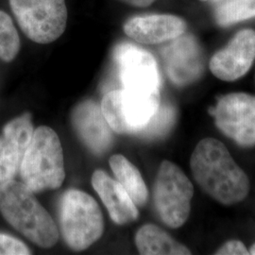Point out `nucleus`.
I'll return each instance as SVG.
<instances>
[{
	"mask_svg": "<svg viewBox=\"0 0 255 255\" xmlns=\"http://www.w3.org/2000/svg\"><path fill=\"white\" fill-rule=\"evenodd\" d=\"M60 224L66 244L82 252L101 238L104 221L96 200L85 192L70 189L61 201Z\"/></svg>",
	"mask_w": 255,
	"mask_h": 255,
	"instance_id": "4",
	"label": "nucleus"
},
{
	"mask_svg": "<svg viewBox=\"0 0 255 255\" xmlns=\"http://www.w3.org/2000/svg\"><path fill=\"white\" fill-rule=\"evenodd\" d=\"M19 170L23 183L33 193L61 187L65 178L64 151L51 128L34 130Z\"/></svg>",
	"mask_w": 255,
	"mask_h": 255,
	"instance_id": "3",
	"label": "nucleus"
},
{
	"mask_svg": "<svg viewBox=\"0 0 255 255\" xmlns=\"http://www.w3.org/2000/svg\"><path fill=\"white\" fill-rule=\"evenodd\" d=\"M92 185L115 223L124 225L136 220L139 216L136 205L118 181L102 170H96L92 176Z\"/></svg>",
	"mask_w": 255,
	"mask_h": 255,
	"instance_id": "15",
	"label": "nucleus"
},
{
	"mask_svg": "<svg viewBox=\"0 0 255 255\" xmlns=\"http://www.w3.org/2000/svg\"><path fill=\"white\" fill-rule=\"evenodd\" d=\"M31 117L25 114L11 120L0 135V183L12 180L33 135Z\"/></svg>",
	"mask_w": 255,
	"mask_h": 255,
	"instance_id": "12",
	"label": "nucleus"
},
{
	"mask_svg": "<svg viewBox=\"0 0 255 255\" xmlns=\"http://www.w3.org/2000/svg\"><path fill=\"white\" fill-rule=\"evenodd\" d=\"M249 253H250V255H255V244H254L253 246L251 247Z\"/></svg>",
	"mask_w": 255,
	"mask_h": 255,
	"instance_id": "24",
	"label": "nucleus"
},
{
	"mask_svg": "<svg viewBox=\"0 0 255 255\" xmlns=\"http://www.w3.org/2000/svg\"><path fill=\"white\" fill-rule=\"evenodd\" d=\"M215 124L237 145L255 146V97L246 93L222 96L209 109Z\"/></svg>",
	"mask_w": 255,
	"mask_h": 255,
	"instance_id": "8",
	"label": "nucleus"
},
{
	"mask_svg": "<svg viewBox=\"0 0 255 255\" xmlns=\"http://www.w3.org/2000/svg\"><path fill=\"white\" fill-rule=\"evenodd\" d=\"M190 167L201 189L223 205L239 203L249 195V177L218 139L210 137L199 142L192 153Z\"/></svg>",
	"mask_w": 255,
	"mask_h": 255,
	"instance_id": "1",
	"label": "nucleus"
},
{
	"mask_svg": "<svg viewBox=\"0 0 255 255\" xmlns=\"http://www.w3.org/2000/svg\"><path fill=\"white\" fill-rule=\"evenodd\" d=\"M176 119L177 111L172 105H160L152 119L137 133V135L146 139L162 138L171 130Z\"/></svg>",
	"mask_w": 255,
	"mask_h": 255,
	"instance_id": "19",
	"label": "nucleus"
},
{
	"mask_svg": "<svg viewBox=\"0 0 255 255\" xmlns=\"http://www.w3.org/2000/svg\"><path fill=\"white\" fill-rule=\"evenodd\" d=\"M215 9V18L223 27L255 17V0H221Z\"/></svg>",
	"mask_w": 255,
	"mask_h": 255,
	"instance_id": "18",
	"label": "nucleus"
},
{
	"mask_svg": "<svg viewBox=\"0 0 255 255\" xmlns=\"http://www.w3.org/2000/svg\"><path fill=\"white\" fill-rule=\"evenodd\" d=\"M167 76L177 85H186L201 77L203 55L197 40L191 35L177 37L162 49Z\"/></svg>",
	"mask_w": 255,
	"mask_h": 255,
	"instance_id": "11",
	"label": "nucleus"
},
{
	"mask_svg": "<svg viewBox=\"0 0 255 255\" xmlns=\"http://www.w3.org/2000/svg\"><path fill=\"white\" fill-rule=\"evenodd\" d=\"M122 1L128 5L135 6V7H147L156 0H122Z\"/></svg>",
	"mask_w": 255,
	"mask_h": 255,
	"instance_id": "23",
	"label": "nucleus"
},
{
	"mask_svg": "<svg viewBox=\"0 0 255 255\" xmlns=\"http://www.w3.org/2000/svg\"><path fill=\"white\" fill-rule=\"evenodd\" d=\"M76 131L93 153L102 154L112 145L111 128L104 118L101 107L92 101H83L72 113Z\"/></svg>",
	"mask_w": 255,
	"mask_h": 255,
	"instance_id": "14",
	"label": "nucleus"
},
{
	"mask_svg": "<svg viewBox=\"0 0 255 255\" xmlns=\"http://www.w3.org/2000/svg\"><path fill=\"white\" fill-rule=\"evenodd\" d=\"M135 244L140 255H191L187 247L176 241L164 230L153 224H146L137 231Z\"/></svg>",
	"mask_w": 255,
	"mask_h": 255,
	"instance_id": "16",
	"label": "nucleus"
},
{
	"mask_svg": "<svg viewBox=\"0 0 255 255\" xmlns=\"http://www.w3.org/2000/svg\"><path fill=\"white\" fill-rule=\"evenodd\" d=\"M201 1H213V2H219L221 0H201Z\"/></svg>",
	"mask_w": 255,
	"mask_h": 255,
	"instance_id": "25",
	"label": "nucleus"
},
{
	"mask_svg": "<svg viewBox=\"0 0 255 255\" xmlns=\"http://www.w3.org/2000/svg\"><path fill=\"white\" fill-rule=\"evenodd\" d=\"M9 5L31 41L49 44L64 33L67 23L65 0H9Z\"/></svg>",
	"mask_w": 255,
	"mask_h": 255,
	"instance_id": "7",
	"label": "nucleus"
},
{
	"mask_svg": "<svg viewBox=\"0 0 255 255\" xmlns=\"http://www.w3.org/2000/svg\"><path fill=\"white\" fill-rule=\"evenodd\" d=\"M30 255V251L22 241L0 234V255Z\"/></svg>",
	"mask_w": 255,
	"mask_h": 255,
	"instance_id": "21",
	"label": "nucleus"
},
{
	"mask_svg": "<svg viewBox=\"0 0 255 255\" xmlns=\"http://www.w3.org/2000/svg\"><path fill=\"white\" fill-rule=\"evenodd\" d=\"M0 212L4 219L37 246L49 249L59 239L54 220L24 183H0Z\"/></svg>",
	"mask_w": 255,
	"mask_h": 255,
	"instance_id": "2",
	"label": "nucleus"
},
{
	"mask_svg": "<svg viewBox=\"0 0 255 255\" xmlns=\"http://www.w3.org/2000/svg\"><path fill=\"white\" fill-rule=\"evenodd\" d=\"M109 164L117 181L127 191L135 205L144 206L148 199V191L136 166L121 154L113 155L110 158Z\"/></svg>",
	"mask_w": 255,
	"mask_h": 255,
	"instance_id": "17",
	"label": "nucleus"
},
{
	"mask_svg": "<svg viewBox=\"0 0 255 255\" xmlns=\"http://www.w3.org/2000/svg\"><path fill=\"white\" fill-rule=\"evenodd\" d=\"M255 60V30L243 29L210 61V70L218 79L234 82L245 76Z\"/></svg>",
	"mask_w": 255,
	"mask_h": 255,
	"instance_id": "10",
	"label": "nucleus"
},
{
	"mask_svg": "<svg viewBox=\"0 0 255 255\" xmlns=\"http://www.w3.org/2000/svg\"><path fill=\"white\" fill-rule=\"evenodd\" d=\"M20 49L17 30L9 15L0 10V59L12 61Z\"/></svg>",
	"mask_w": 255,
	"mask_h": 255,
	"instance_id": "20",
	"label": "nucleus"
},
{
	"mask_svg": "<svg viewBox=\"0 0 255 255\" xmlns=\"http://www.w3.org/2000/svg\"><path fill=\"white\" fill-rule=\"evenodd\" d=\"M123 28L128 36L137 43L156 45L182 35L186 24L171 14H148L128 19Z\"/></svg>",
	"mask_w": 255,
	"mask_h": 255,
	"instance_id": "13",
	"label": "nucleus"
},
{
	"mask_svg": "<svg viewBox=\"0 0 255 255\" xmlns=\"http://www.w3.org/2000/svg\"><path fill=\"white\" fill-rule=\"evenodd\" d=\"M193 196L194 187L188 177L177 164L163 161L155 182L154 202L165 225L182 227L189 218Z\"/></svg>",
	"mask_w": 255,
	"mask_h": 255,
	"instance_id": "6",
	"label": "nucleus"
},
{
	"mask_svg": "<svg viewBox=\"0 0 255 255\" xmlns=\"http://www.w3.org/2000/svg\"><path fill=\"white\" fill-rule=\"evenodd\" d=\"M161 105L159 93H141L124 88L108 92L101 111L114 131L137 134L152 119Z\"/></svg>",
	"mask_w": 255,
	"mask_h": 255,
	"instance_id": "5",
	"label": "nucleus"
},
{
	"mask_svg": "<svg viewBox=\"0 0 255 255\" xmlns=\"http://www.w3.org/2000/svg\"><path fill=\"white\" fill-rule=\"evenodd\" d=\"M218 255H250L246 246L239 240H230L219 248L216 252Z\"/></svg>",
	"mask_w": 255,
	"mask_h": 255,
	"instance_id": "22",
	"label": "nucleus"
},
{
	"mask_svg": "<svg viewBox=\"0 0 255 255\" xmlns=\"http://www.w3.org/2000/svg\"><path fill=\"white\" fill-rule=\"evenodd\" d=\"M114 61L122 88L141 93H159L161 77L152 55L140 46L123 43L117 46Z\"/></svg>",
	"mask_w": 255,
	"mask_h": 255,
	"instance_id": "9",
	"label": "nucleus"
}]
</instances>
